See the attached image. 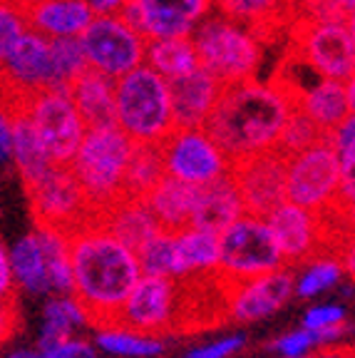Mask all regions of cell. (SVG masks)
Wrapping results in <instances>:
<instances>
[{
  "label": "cell",
  "mask_w": 355,
  "mask_h": 358,
  "mask_svg": "<svg viewBox=\"0 0 355 358\" xmlns=\"http://www.w3.org/2000/svg\"><path fill=\"white\" fill-rule=\"evenodd\" d=\"M45 326H43V336L38 341V351L48 353L50 348L60 346L62 341H70L73 329L78 326H87L85 324V313L78 303L70 296L65 299H50L45 303Z\"/></svg>",
  "instance_id": "32"
},
{
  "label": "cell",
  "mask_w": 355,
  "mask_h": 358,
  "mask_svg": "<svg viewBox=\"0 0 355 358\" xmlns=\"http://www.w3.org/2000/svg\"><path fill=\"white\" fill-rule=\"evenodd\" d=\"M308 358H353V346L350 343H328Z\"/></svg>",
  "instance_id": "49"
},
{
  "label": "cell",
  "mask_w": 355,
  "mask_h": 358,
  "mask_svg": "<svg viewBox=\"0 0 355 358\" xmlns=\"http://www.w3.org/2000/svg\"><path fill=\"white\" fill-rule=\"evenodd\" d=\"M340 167V177H355V117L350 115L343 124L326 137Z\"/></svg>",
  "instance_id": "39"
},
{
  "label": "cell",
  "mask_w": 355,
  "mask_h": 358,
  "mask_svg": "<svg viewBox=\"0 0 355 358\" xmlns=\"http://www.w3.org/2000/svg\"><path fill=\"white\" fill-rule=\"evenodd\" d=\"M159 155L164 174L191 187H204L229 172V159L204 129H174L159 145Z\"/></svg>",
  "instance_id": "15"
},
{
  "label": "cell",
  "mask_w": 355,
  "mask_h": 358,
  "mask_svg": "<svg viewBox=\"0 0 355 358\" xmlns=\"http://www.w3.org/2000/svg\"><path fill=\"white\" fill-rule=\"evenodd\" d=\"M286 169L289 157L276 147L229 162V177L239 192L246 217L266 222L281 204H286Z\"/></svg>",
  "instance_id": "11"
},
{
  "label": "cell",
  "mask_w": 355,
  "mask_h": 358,
  "mask_svg": "<svg viewBox=\"0 0 355 358\" xmlns=\"http://www.w3.org/2000/svg\"><path fill=\"white\" fill-rule=\"evenodd\" d=\"M266 224L286 268L321 262V236L313 212H305L286 201L266 219Z\"/></svg>",
  "instance_id": "19"
},
{
  "label": "cell",
  "mask_w": 355,
  "mask_h": 358,
  "mask_svg": "<svg viewBox=\"0 0 355 358\" xmlns=\"http://www.w3.org/2000/svg\"><path fill=\"white\" fill-rule=\"evenodd\" d=\"M25 22H22L20 13L15 10L10 0H0V62L6 60L8 52L15 48V43L25 33Z\"/></svg>",
  "instance_id": "40"
},
{
  "label": "cell",
  "mask_w": 355,
  "mask_h": 358,
  "mask_svg": "<svg viewBox=\"0 0 355 358\" xmlns=\"http://www.w3.org/2000/svg\"><path fill=\"white\" fill-rule=\"evenodd\" d=\"M10 164V112L0 102V169Z\"/></svg>",
  "instance_id": "46"
},
{
  "label": "cell",
  "mask_w": 355,
  "mask_h": 358,
  "mask_svg": "<svg viewBox=\"0 0 355 358\" xmlns=\"http://www.w3.org/2000/svg\"><path fill=\"white\" fill-rule=\"evenodd\" d=\"M321 140H323V137H321V132L316 129V124H313L311 120L305 117L303 112L294 105L289 120H286V124H283V132H281V137H278L276 150L283 152V155L291 159L294 155L308 150V147H313L316 142H321Z\"/></svg>",
  "instance_id": "37"
},
{
  "label": "cell",
  "mask_w": 355,
  "mask_h": 358,
  "mask_svg": "<svg viewBox=\"0 0 355 358\" xmlns=\"http://www.w3.org/2000/svg\"><path fill=\"white\" fill-rule=\"evenodd\" d=\"M22 326L20 316V299H17V291L10 296L0 299V346H6L8 341H13Z\"/></svg>",
  "instance_id": "42"
},
{
  "label": "cell",
  "mask_w": 355,
  "mask_h": 358,
  "mask_svg": "<svg viewBox=\"0 0 355 358\" xmlns=\"http://www.w3.org/2000/svg\"><path fill=\"white\" fill-rule=\"evenodd\" d=\"M194 196L196 187L184 185V182H177L172 177H164L145 196V204L161 231L179 234V231L189 229L191 209H194Z\"/></svg>",
  "instance_id": "27"
},
{
  "label": "cell",
  "mask_w": 355,
  "mask_h": 358,
  "mask_svg": "<svg viewBox=\"0 0 355 358\" xmlns=\"http://www.w3.org/2000/svg\"><path fill=\"white\" fill-rule=\"evenodd\" d=\"M291 110L294 100L283 90L249 80L222 90V97L204 122V132L229 162H236L241 157L273 150Z\"/></svg>",
  "instance_id": "2"
},
{
  "label": "cell",
  "mask_w": 355,
  "mask_h": 358,
  "mask_svg": "<svg viewBox=\"0 0 355 358\" xmlns=\"http://www.w3.org/2000/svg\"><path fill=\"white\" fill-rule=\"evenodd\" d=\"M30 122L52 167H70L85 137V124L67 92L48 90L25 102Z\"/></svg>",
  "instance_id": "10"
},
{
  "label": "cell",
  "mask_w": 355,
  "mask_h": 358,
  "mask_svg": "<svg viewBox=\"0 0 355 358\" xmlns=\"http://www.w3.org/2000/svg\"><path fill=\"white\" fill-rule=\"evenodd\" d=\"M167 90L174 129H204L224 87L206 70L196 67L184 78L167 80Z\"/></svg>",
  "instance_id": "20"
},
{
  "label": "cell",
  "mask_w": 355,
  "mask_h": 358,
  "mask_svg": "<svg viewBox=\"0 0 355 358\" xmlns=\"http://www.w3.org/2000/svg\"><path fill=\"white\" fill-rule=\"evenodd\" d=\"M94 227L107 231V234H112L117 241H122L129 252H134V254H137L152 236H157L161 231L142 199L117 201L115 207L107 209V212L97 219Z\"/></svg>",
  "instance_id": "26"
},
{
  "label": "cell",
  "mask_w": 355,
  "mask_h": 358,
  "mask_svg": "<svg viewBox=\"0 0 355 358\" xmlns=\"http://www.w3.org/2000/svg\"><path fill=\"white\" fill-rule=\"evenodd\" d=\"M92 10L94 17H105V15H119V10L124 8L127 0H85Z\"/></svg>",
  "instance_id": "48"
},
{
  "label": "cell",
  "mask_w": 355,
  "mask_h": 358,
  "mask_svg": "<svg viewBox=\"0 0 355 358\" xmlns=\"http://www.w3.org/2000/svg\"><path fill=\"white\" fill-rule=\"evenodd\" d=\"M214 8V0H127L119 17L145 40L189 38Z\"/></svg>",
  "instance_id": "17"
},
{
  "label": "cell",
  "mask_w": 355,
  "mask_h": 358,
  "mask_svg": "<svg viewBox=\"0 0 355 358\" xmlns=\"http://www.w3.org/2000/svg\"><path fill=\"white\" fill-rule=\"evenodd\" d=\"M316 336L311 331H294V334L278 336L276 341L268 343V351L278 353L281 358H305L311 348H316Z\"/></svg>",
  "instance_id": "41"
},
{
  "label": "cell",
  "mask_w": 355,
  "mask_h": 358,
  "mask_svg": "<svg viewBox=\"0 0 355 358\" xmlns=\"http://www.w3.org/2000/svg\"><path fill=\"white\" fill-rule=\"evenodd\" d=\"M15 279H13V271H10V259H8L6 249L0 244V299L10 296L15 294Z\"/></svg>",
  "instance_id": "47"
},
{
  "label": "cell",
  "mask_w": 355,
  "mask_h": 358,
  "mask_svg": "<svg viewBox=\"0 0 355 358\" xmlns=\"http://www.w3.org/2000/svg\"><path fill=\"white\" fill-rule=\"evenodd\" d=\"M340 276H343V266L338 262H316L300 276L296 291H298L300 299H313L321 291H328L331 286L338 284Z\"/></svg>",
  "instance_id": "38"
},
{
  "label": "cell",
  "mask_w": 355,
  "mask_h": 358,
  "mask_svg": "<svg viewBox=\"0 0 355 358\" xmlns=\"http://www.w3.org/2000/svg\"><path fill=\"white\" fill-rule=\"evenodd\" d=\"M132 142L122 129H87L78 155L70 162V172L78 179L94 224L107 209L124 199V172H127Z\"/></svg>",
  "instance_id": "3"
},
{
  "label": "cell",
  "mask_w": 355,
  "mask_h": 358,
  "mask_svg": "<svg viewBox=\"0 0 355 358\" xmlns=\"http://www.w3.org/2000/svg\"><path fill=\"white\" fill-rule=\"evenodd\" d=\"M134 257H137L142 276L174 279V234L169 231H159L157 236H152Z\"/></svg>",
  "instance_id": "36"
},
{
  "label": "cell",
  "mask_w": 355,
  "mask_h": 358,
  "mask_svg": "<svg viewBox=\"0 0 355 358\" xmlns=\"http://www.w3.org/2000/svg\"><path fill=\"white\" fill-rule=\"evenodd\" d=\"M244 346H246L244 336H226L222 341H214V343H209V346L189 351L184 358H229V356H233V353H239Z\"/></svg>",
  "instance_id": "44"
},
{
  "label": "cell",
  "mask_w": 355,
  "mask_h": 358,
  "mask_svg": "<svg viewBox=\"0 0 355 358\" xmlns=\"http://www.w3.org/2000/svg\"><path fill=\"white\" fill-rule=\"evenodd\" d=\"M45 358H97V353H94V348L89 346L87 341H75V338H70V341H62L60 346L50 348L48 353H43Z\"/></svg>",
  "instance_id": "45"
},
{
  "label": "cell",
  "mask_w": 355,
  "mask_h": 358,
  "mask_svg": "<svg viewBox=\"0 0 355 358\" xmlns=\"http://www.w3.org/2000/svg\"><path fill=\"white\" fill-rule=\"evenodd\" d=\"M145 65L152 67L159 78L177 80L184 75L194 73L199 67L196 50L191 38H164V40H147L145 45Z\"/></svg>",
  "instance_id": "29"
},
{
  "label": "cell",
  "mask_w": 355,
  "mask_h": 358,
  "mask_svg": "<svg viewBox=\"0 0 355 358\" xmlns=\"http://www.w3.org/2000/svg\"><path fill=\"white\" fill-rule=\"evenodd\" d=\"M85 129H110L117 127L115 115V83L102 78L94 70H85L67 90Z\"/></svg>",
  "instance_id": "24"
},
{
  "label": "cell",
  "mask_w": 355,
  "mask_h": 358,
  "mask_svg": "<svg viewBox=\"0 0 355 358\" xmlns=\"http://www.w3.org/2000/svg\"><path fill=\"white\" fill-rule=\"evenodd\" d=\"M25 102H3V107L10 112V162L20 174L22 187L28 189L50 172L52 164L35 134L33 122L25 112Z\"/></svg>",
  "instance_id": "23"
},
{
  "label": "cell",
  "mask_w": 355,
  "mask_h": 358,
  "mask_svg": "<svg viewBox=\"0 0 355 358\" xmlns=\"http://www.w3.org/2000/svg\"><path fill=\"white\" fill-rule=\"evenodd\" d=\"M97 346L102 351L112 353V356H127V358H154L164 351V341L161 338H150V336H139L122 329L100 331Z\"/></svg>",
  "instance_id": "35"
},
{
  "label": "cell",
  "mask_w": 355,
  "mask_h": 358,
  "mask_svg": "<svg viewBox=\"0 0 355 358\" xmlns=\"http://www.w3.org/2000/svg\"><path fill=\"white\" fill-rule=\"evenodd\" d=\"M50 52H52V75H55V87L52 90L67 92L70 85L87 70L82 45H80L78 38H57L50 40Z\"/></svg>",
  "instance_id": "34"
},
{
  "label": "cell",
  "mask_w": 355,
  "mask_h": 358,
  "mask_svg": "<svg viewBox=\"0 0 355 358\" xmlns=\"http://www.w3.org/2000/svg\"><path fill=\"white\" fill-rule=\"evenodd\" d=\"M174 301H177V281L164 276H142L115 313L112 329L132 331L150 338L169 336L174 321Z\"/></svg>",
  "instance_id": "16"
},
{
  "label": "cell",
  "mask_w": 355,
  "mask_h": 358,
  "mask_svg": "<svg viewBox=\"0 0 355 358\" xmlns=\"http://www.w3.org/2000/svg\"><path fill=\"white\" fill-rule=\"evenodd\" d=\"M35 229H48L70 239L82 229H92L94 217L70 167H52L43 179L25 189Z\"/></svg>",
  "instance_id": "8"
},
{
  "label": "cell",
  "mask_w": 355,
  "mask_h": 358,
  "mask_svg": "<svg viewBox=\"0 0 355 358\" xmlns=\"http://www.w3.org/2000/svg\"><path fill=\"white\" fill-rule=\"evenodd\" d=\"M78 40L82 45L89 70L112 83L132 73L134 67L145 65L147 40L134 28H129L119 15L92 17Z\"/></svg>",
  "instance_id": "9"
},
{
  "label": "cell",
  "mask_w": 355,
  "mask_h": 358,
  "mask_svg": "<svg viewBox=\"0 0 355 358\" xmlns=\"http://www.w3.org/2000/svg\"><path fill=\"white\" fill-rule=\"evenodd\" d=\"M291 52L321 80L348 83L355 73L353 22H318L296 17L291 22Z\"/></svg>",
  "instance_id": "6"
},
{
  "label": "cell",
  "mask_w": 355,
  "mask_h": 358,
  "mask_svg": "<svg viewBox=\"0 0 355 358\" xmlns=\"http://www.w3.org/2000/svg\"><path fill=\"white\" fill-rule=\"evenodd\" d=\"M115 115L132 145L159 147L174 132L167 80L147 65L134 67L115 83Z\"/></svg>",
  "instance_id": "5"
},
{
  "label": "cell",
  "mask_w": 355,
  "mask_h": 358,
  "mask_svg": "<svg viewBox=\"0 0 355 358\" xmlns=\"http://www.w3.org/2000/svg\"><path fill=\"white\" fill-rule=\"evenodd\" d=\"M340 185V167L328 140L289 159L286 169V201L305 212H321L335 196Z\"/></svg>",
  "instance_id": "14"
},
{
  "label": "cell",
  "mask_w": 355,
  "mask_h": 358,
  "mask_svg": "<svg viewBox=\"0 0 355 358\" xmlns=\"http://www.w3.org/2000/svg\"><path fill=\"white\" fill-rule=\"evenodd\" d=\"M214 6L229 20L244 25L261 45L263 40H276L296 20L281 0H214Z\"/></svg>",
  "instance_id": "25"
},
{
  "label": "cell",
  "mask_w": 355,
  "mask_h": 358,
  "mask_svg": "<svg viewBox=\"0 0 355 358\" xmlns=\"http://www.w3.org/2000/svg\"><path fill=\"white\" fill-rule=\"evenodd\" d=\"M177 281L172 334H199L229 324V296L231 281H226L217 268L189 274Z\"/></svg>",
  "instance_id": "12"
},
{
  "label": "cell",
  "mask_w": 355,
  "mask_h": 358,
  "mask_svg": "<svg viewBox=\"0 0 355 358\" xmlns=\"http://www.w3.org/2000/svg\"><path fill=\"white\" fill-rule=\"evenodd\" d=\"M338 3L345 8V13H350V15H353V10H355V0H338Z\"/></svg>",
  "instance_id": "52"
},
{
  "label": "cell",
  "mask_w": 355,
  "mask_h": 358,
  "mask_svg": "<svg viewBox=\"0 0 355 358\" xmlns=\"http://www.w3.org/2000/svg\"><path fill=\"white\" fill-rule=\"evenodd\" d=\"M241 217H244V207H241L239 192H236L226 172L224 177L214 179L209 185L196 187L189 229L209 231V234L219 236L226 227H231Z\"/></svg>",
  "instance_id": "22"
},
{
  "label": "cell",
  "mask_w": 355,
  "mask_h": 358,
  "mask_svg": "<svg viewBox=\"0 0 355 358\" xmlns=\"http://www.w3.org/2000/svg\"><path fill=\"white\" fill-rule=\"evenodd\" d=\"M43 244L45 274H48V291L55 299L73 296V268H70V254H67V239L55 231L35 229Z\"/></svg>",
  "instance_id": "33"
},
{
  "label": "cell",
  "mask_w": 355,
  "mask_h": 358,
  "mask_svg": "<svg viewBox=\"0 0 355 358\" xmlns=\"http://www.w3.org/2000/svg\"><path fill=\"white\" fill-rule=\"evenodd\" d=\"M191 45L199 67L206 70L222 87L256 80L263 62V45L239 22L222 13H209L191 30Z\"/></svg>",
  "instance_id": "4"
},
{
  "label": "cell",
  "mask_w": 355,
  "mask_h": 358,
  "mask_svg": "<svg viewBox=\"0 0 355 358\" xmlns=\"http://www.w3.org/2000/svg\"><path fill=\"white\" fill-rule=\"evenodd\" d=\"M296 289L294 268H276L259 279L241 281L231 286L229 296V324H256L268 319L289 303Z\"/></svg>",
  "instance_id": "18"
},
{
  "label": "cell",
  "mask_w": 355,
  "mask_h": 358,
  "mask_svg": "<svg viewBox=\"0 0 355 358\" xmlns=\"http://www.w3.org/2000/svg\"><path fill=\"white\" fill-rule=\"evenodd\" d=\"M219 236L199 229H184L174 234V279L217 268Z\"/></svg>",
  "instance_id": "28"
},
{
  "label": "cell",
  "mask_w": 355,
  "mask_h": 358,
  "mask_svg": "<svg viewBox=\"0 0 355 358\" xmlns=\"http://www.w3.org/2000/svg\"><path fill=\"white\" fill-rule=\"evenodd\" d=\"M10 358H45V356L38 351V348H35V351H30V348H28V351H15Z\"/></svg>",
  "instance_id": "50"
},
{
  "label": "cell",
  "mask_w": 355,
  "mask_h": 358,
  "mask_svg": "<svg viewBox=\"0 0 355 358\" xmlns=\"http://www.w3.org/2000/svg\"><path fill=\"white\" fill-rule=\"evenodd\" d=\"M296 107L316 124L321 137L326 140L338 124L353 115L355 107V80L335 83V80H316L305 87L296 100Z\"/></svg>",
  "instance_id": "21"
},
{
  "label": "cell",
  "mask_w": 355,
  "mask_h": 358,
  "mask_svg": "<svg viewBox=\"0 0 355 358\" xmlns=\"http://www.w3.org/2000/svg\"><path fill=\"white\" fill-rule=\"evenodd\" d=\"M276 268H283V259L263 219L244 214L219 234L217 271L226 281L241 284L271 274Z\"/></svg>",
  "instance_id": "7"
},
{
  "label": "cell",
  "mask_w": 355,
  "mask_h": 358,
  "mask_svg": "<svg viewBox=\"0 0 355 358\" xmlns=\"http://www.w3.org/2000/svg\"><path fill=\"white\" fill-rule=\"evenodd\" d=\"M55 87L50 40L25 30L0 62V102H25Z\"/></svg>",
  "instance_id": "13"
},
{
  "label": "cell",
  "mask_w": 355,
  "mask_h": 358,
  "mask_svg": "<svg viewBox=\"0 0 355 358\" xmlns=\"http://www.w3.org/2000/svg\"><path fill=\"white\" fill-rule=\"evenodd\" d=\"M73 268V301L82 308L85 324L97 331H110L115 313L129 296L142 271L134 252L112 234L82 229L67 239Z\"/></svg>",
  "instance_id": "1"
},
{
  "label": "cell",
  "mask_w": 355,
  "mask_h": 358,
  "mask_svg": "<svg viewBox=\"0 0 355 358\" xmlns=\"http://www.w3.org/2000/svg\"><path fill=\"white\" fill-rule=\"evenodd\" d=\"M10 271L15 284L22 291H28L33 296L38 294H50L48 291V274H45V257H43V244H40L38 231H30L28 236H22L15 246H13L10 257Z\"/></svg>",
  "instance_id": "30"
},
{
  "label": "cell",
  "mask_w": 355,
  "mask_h": 358,
  "mask_svg": "<svg viewBox=\"0 0 355 358\" xmlns=\"http://www.w3.org/2000/svg\"><path fill=\"white\" fill-rule=\"evenodd\" d=\"M281 3H283L286 8H289V10L294 13L296 17H298V3H300V0H281Z\"/></svg>",
  "instance_id": "51"
},
{
  "label": "cell",
  "mask_w": 355,
  "mask_h": 358,
  "mask_svg": "<svg viewBox=\"0 0 355 358\" xmlns=\"http://www.w3.org/2000/svg\"><path fill=\"white\" fill-rule=\"evenodd\" d=\"M345 324V308L335 306V303H326V306H316L305 313L303 319V329L305 331H321V329H331V326H340Z\"/></svg>",
  "instance_id": "43"
},
{
  "label": "cell",
  "mask_w": 355,
  "mask_h": 358,
  "mask_svg": "<svg viewBox=\"0 0 355 358\" xmlns=\"http://www.w3.org/2000/svg\"><path fill=\"white\" fill-rule=\"evenodd\" d=\"M164 174L159 147L154 145H134L129 155L127 172H124V199H142L159 185Z\"/></svg>",
  "instance_id": "31"
}]
</instances>
